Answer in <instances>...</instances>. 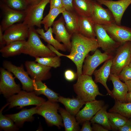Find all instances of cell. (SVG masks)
Here are the masks:
<instances>
[{
	"label": "cell",
	"instance_id": "obj_43",
	"mask_svg": "<svg viewBox=\"0 0 131 131\" xmlns=\"http://www.w3.org/2000/svg\"><path fill=\"white\" fill-rule=\"evenodd\" d=\"M118 130L119 131H131V119H128L123 125L118 128Z\"/></svg>",
	"mask_w": 131,
	"mask_h": 131
},
{
	"label": "cell",
	"instance_id": "obj_1",
	"mask_svg": "<svg viewBox=\"0 0 131 131\" xmlns=\"http://www.w3.org/2000/svg\"><path fill=\"white\" fill-rule=\"evenodd\" d=\"M27 39L22 53L29 55L35 58L56 56L43 43L34 27L29 28Z\"/></svg>",
	"mask_w": 131,
	"mask_h": 131
},
{
	"label": "cell",
	"instance_id": "obj_34",
	"mask_svg": "<svg viewBox=\"0 0 131 131\" xmlns=\"http://www.w3.org/2000/svg\"><path fill=\"white\" fill-rule=\"evenodd\" d=\"M9 105L7 103L3 106L0 110V130L5 131H15L19 130V128L14 123L13 121L10 118L4 115L2 112L4 109Z\"/></svg>",
	"mask_w": 131,
	"mask_h": 131
},
{
	"label": "cell",
	"instance_id": "obj_14",
	"mask_svg": "<svg viewBox=\"0 0 131 131\" xmlns=\"http://www.w3.org/2000/svg\"><path fill=\"white\" fill-rule=\"evenodd\" d=\"M101 5L106 6L112 13L116 23L120 25L123 15L127 8L131 4V0H96Z\"/></svg>",
	"mask_w": 131,
	"mask_h": 131
},
{
	"label": "cell",
	"instance_id": "obj_47",
	"mask_svg": "<svg viewBox=\"0 0 131 131\" xmlns=\"http://www.w3.org/2000/svg\"><path fill=\"white\" fill-rule=\"evenodd\" d=\"M42 0H26L28 6L37 4L39 3Z\"/></svg>",
	"mask_w": 131,
	"mask_h": 131
},
{
	"label": "cell",
	"instance_id": "obj_21",
	"mask_svg": "<svg viewBox=\"0 0 131 131\" xmlns=\"http://www.w3.org/2000/svg\"><path fill=\"white\" fill-rule=\"evenodd\" d=\"M112 59L106 61L102 66L99 69L95 70L93 73L95 82H99L102 84L107 90L108 94L111 96L112 92L108 87L106 82L111 73Z\"/></svg>",
	"mask_w": 131,
	"mask_h": 131
},
{
	"label": "cell",
	"instance_id": "obj_26",
	"mask_svg": "<svg viewBox=\"0 0 131 131\" xmlns=\"http://www.w3.org/2000/svg\"><path fill=\"white\" fill-rule=\"evenodd\" d=\"M26 41H13L6 45L0 50L2 56L8 58L22 53Z\"/></svg>",
	"mask_w": 131,
	"mask_h": 131
},
{
	"label": "cell",
	"instance_id": "obj_10",
	"mask_svg": "<svg viewBox=\"0 0 131 131\" xmlns=\"http://www.w3.org/2000/svg\"><path fill=\"white\" fill-rule=\"evenodd\" d=\"M113 58L111 54L102 52L97 49L92 55L88 54L86 57L83 66L82 74L91 76L96 68L102 63Z\"/></svg>",
	"mask_w": 131,
	"mask_h": 131
},
{
	"label": "cell",
	"instance_id": "obj_39",
	"mask_svg": "<svg viewBox=\"0 0 131 131\" xmlns=\"http://www.w3.org/2000/svg\"><path fill=\"white\" fill-rule=\"evenodd\" d=\"M120 79L124 82L131 80V67L127 66L123 68L118 76Z\"/></svg>",
	"mask_w": 131,
	"mask_h": 131
},
{
	"label": "cell",
	"instance_id": "obj_31",
	"mask_svg": "<svg viewBox=\"0 0 131 131\" xmlns=\"http://www.w3.org/2000/svg\"><path fill=\"white\" fill-rule=\"evenodd\" d=\"M108 106L104 105L90 120L92 123L99 124L108 130L112 129L107 111Z\"/></svg>",
	"mask_w": 131,
	"mask_h": 131
},
{
	"label": "cell",
	"instance_id": "obj_5",
	"mask_svg": "<svg viewBox=\"0 0 131 131\" xmlns=\"http://www.w3.org/2000/svg\"><path fill=\"white\" fill-rule=\"evenodd\" d=\"M46 101L45 99L36 95L34 91L29 92L24 90L7 99L9 104L8 109L17 106L22 107L29 105L37 106Z\"/></svg>",
	"mask_w": 131,
	"mask_h": 131
},
{
	"label": "cell",
	"instance_id": "obj_36",
	"mask_svg": "<svg viewBox=\"0 0 131 131\" xmlns=\"http://www.w3.org/2000/svg\"><path fill=\"white\" fill-rule=\"evenodd\" d=\"M62 56L66 57L71 59L75 64L77 68L76 74L77 77L82 74L83 64L85 58L87 55L76 53L72 55H62Z\"/></svg>",
	"mask_w": 131,
	"mask_h": 131
},
{
	"label": "cell",
	"instance_id": "obj_49",
	"mask_svg": "<svg viewBox=\"0 0 131 131\" xmlns=\"http://www.w3.org/2000/svg\"><path fill=\"white\" fill-rule=\"evenodd\" d=\"M124 83L127 86L128 92H131V80L126 81Z\"/></svg>",
	"mask_w": 131,
	"mask_h": 131
},
{
	"label": "cell",
	"instance_id": "obj_41",
	"mask_svg": "<svg viewBox=\"0 0 131 131\" xmlns=\"http://www.w3.org/2000/svg\"><path fill=\"white\" fill-rule=\"evenodd\" d=\"M63 7L66 10L74 11L73 6V0H62Z\"/></svg>",
	"mask_w": 131,
	"mask_h": 131
},
{
	"label": "cell",
	"instance_id": "obj_28",
	"mask_svg": "<svg viewBox=\"0 0 131 131\" xmlns=\"http://www.w3.org/2000/svg\"><path fill=\"white\" fill-rule=\"evenodd\" d=\"M58 111L60 113L63 122V124L66 131H80L79 123L76 120L74 116L66 109L59 108Z\"/></svg>",
	"mask_w": 131,
	"mask_h": 131
},
{
	"label": "cell",
	"instance_id": "obj_6",
	"mask_svg": "<svg viewBox=\"0 0 131 131\" xmlns=\"http://www.w3.org/2000/svg\"><path fill=\"white\" fill-rule=\"evenodd\" d=\"M131 59V41H128L118 48L112 59L111 73L118 76L123 69L129 65Z\"/></svg>",
	"mask_w": 131,
	"mask_h": 131
},
{
	"label": "cell",
	"instance_id": "obj_27",
	"mask_svg": "<svg viewBox=\"0 0 131 131\" xmlns=\"http://www.w3.org/2000/svg\"><path fill=\"white\" fill-rule=\"evenodd\" d=\"M94 0H73L74 11L79 16L91 17Z\"/></svg>",
	"mask_w": 131,
	"mask_h": 131
},
{
	"label": "cell",
	"instance_id": "obj_42",
	"mask_svg": "<svg viewBox=\"0 0 131 131\" xmlns=\"http://www.w3.org/2000/svg\"><path fill=\"white\" fill-rule=\"evenodd\" d=\"M49 3L50 5V9L53 8H61L64 7L62 0H50Z\"/></svg>",
	"mask_w": 131,
	"mask_h": 131
},
{
	"label": "cell",
	"instance_id": "obj_4",
	"mask_svg": "<svg viewBox=\"0 0 131 131\" xmlns=\"http://www.w3.org/2000/svg\"><path fill=\"white\" fill-rule=\"evenodd\" d=\"M71 47L70 55L76 53L88 55L90 51H94L98 47L96 38L87 37L79 33L72 35Z\"/></svg>",
	"mask_w": 131,
	"mask_h": 131
},
{
	"label": "cell",
	"instance_id": "obj_12",
	"mask_svg": "<svg viewBox=\"0 0 131 131\" xmlns=\"http://www.w3.org/2000/svg\"><path fill=\"white\" fill-rule=\"evenodd\" d=\"M0 7L3 14L0 25L3 31L13 24L23 22L25 16V10L13 9L1 1Z\"/></svg>",
	"mask_w": 131,
	"mask_h": 131
},
{
	"label": "cell",
	"instance_id": "obj_11",
	"mask_svg": "<svg viewBox=\"0 0 131 131\" xmlns=\"http://www.w3.org/2000/svg\"><path fill=\"white\" fill-rule=\"evenodd\" d=\"M29 28L23 22L15 24L6 29L3 33L4 45L11 42L26 41Z\"/></svg>",
	"mask_w": 131,
	"mask_h": 131
},
{
	"label": "cell",
	"instance_id": "obj_44",
	"mask_svg": "<svg viewBox=\"0 0 131 131\" xmlns=\"http://www.w3.org/2000/svg\"><path fill=\"white\" fill-rule=\"evenodd\" d=\"M90 121H86L83 123V124L81 131H92V128L91 125V123Z\"/></svg>",
	"mask_w": 131,
	"mask_h": 131
},
{
	"label": "cell",
	"instance_id": "obj_38",
	"mask_svg": "<svg viewBox=\"0 0 131 131\" xmlns=\"http://www.w3.org/2000/svg\"><path fill=\"white\" fill-rule=\"evenodd\" d=\"M1 1L10 8L18 10H25L28 6L26 0H2Z\"/></svg>",
	"mask_w": 131,
	"mask_h": 131
},
{
	"label": "cell",
	"instance_id": "obj_48",
	"mask_svg": "<svg viewBox=\"0 0 131 131\" xmlns=\"http://www.w3.org/2000/svg\"><path fill=\"white\" fill-rule=\"evenodd\" d=\"M126 103H131V92H128L126 97Z\"/></svg>",
	"mask_w": 131,
	"mask_h": 131
},
{
	"label": "cell",
	"instance_id": "obj_23",
	"mask_svg": "<svg viewBox=\"0 0 131 131\" xmlns=\"http://www.w3.org/2000/svg\"><path fill=\"white\" fill-rule=\"evenodd\" d=\"M58 102L62 104L66 109L74 116L76 115L80 108L86 102L77 97L72 98L59 96Z\"/></svg>",
	"mask_w": 131,
	"mask_h": 131
},
{
	"label": "cell",
	"instance_id": "obj_30",
	"mask_svg": "<svg viewBox=\"0 0 131 131\" xmlns=\"http://www.w3.org/2000/svg\"><path fill=\"white\" fill-rule=\"evenodd\" d=\"M36 30L39 34L40 37L43 39L48 44L52 46L55 49L59 50L66 51L67 49L65 45L54 38L53 36V31L51 27H50L45 32L43 29L38 28Z\"/></svg>",
	"mask_w": 131,
	"mask_h": 131
},
{
	"label": "cell",
	"instance_id": "obj_13",
	"mask_svg": "<svg viewBox=\"0 0 131 131\" xmlns=\"http://www.w3.org/2000/svg\"><path fill=\"white\" fill-rule=\"evenodd\" d=\"M94 28L98 47L104 52L111 54L121 45L109 35L102 25L95 24Z\"/></svg>",
	"mask_w": 131,
	"mask_h": 131
},
{
	"label": "cell",
	"instance_id": "obj_29",
	"mask_svg": "<svg viewBox=\"0 0 131 131\" xmlns=\"http://www.w3.org/2000/svg\"><path fill=\"white\" fill-rule=\"evenodd\" d=\"M34 90L33 91L37 96L43 94L48 100L53 102H58V94L49 88L41 81L34 80Z\"/></svg>",
	"mask_w": 131,
	"mask_h": 131
},
{
	"label": "cell",
	"instance_id": "obj_50",
	"mask_svg": "<svg viewBox=\"0 0 131 131\" xmlns=\"http://www.w3.org/2000/svg\"><path fill=\"white\" fill-rule=\"evenodd\" d=\"M130 67H131V59L130 62V63L128 65Z\"/></svg>",
	"mask_w": 131,
	"mask_h": 131
},
{
	"label": "cell",
	"instance_id": "obj_22",
	"mask_svg": "<svg viewBox=\"0 0 131 131\" xmlns=\"http://www.w3.org/2000/svg\"><path fill=\"white\" fill-rule=\"evenodd\" d=\"M37 108L23 109L18 113L5 115L12 120L18 127H22L26 122H32L34 120L33 115L36 114Z\"/></svg>",
	"mask_w": 131,
	"mask_h": 131
},
{
	"label": "cell",
	"instance_id": "obj_15",
	"mask_svg": "<svg viewBox=\"0 0 131 131\" xmlns=\"http://www.w3.org/2000/svg\"><path fill=\"white\" fill-rule=\"evenodd\" d=\"M102 26L109 35L121 45L131 41V28L116 23Z\"/></svg>",
	"mask_w": 131,
	"mask_h": 131
},
{
	"label": "cell",
	"instance_id": "obj_8",
	"mask_svg": "<svg viewBox=\"0 0 131 131\" xmlns=\"http://www.w3.org/2000/svg\"><path fill=\"white\" fill-rule=\"evenodd\" d=\"M0 92L7 99L19 93L21 90L19 84L15 82L12 73L4 68L0 69Z\"/></svg>",
	"mask_w": 131,
	"mask_h": 131
},
{
	"label": "cell",
	"instance_id": "obj_37",
	"mask_svg": "<svg viewBox=\"0 0 131 131\" xmlns=\"http://www.w3.org/2000/svg\"><path fill=\"white\" fill-rule=\"evenodd\" d=\"M59 57H38L35 58V61L44 66L55 68L59 67L61 64V59Z\"/></svg>",
	"mask_w": 131,
	"mask_h": 131
},
{
	"label": "cell",
	"instance_id": "obj_17",
	"mask_svg": "<svg viewBox=\"0 0 131 131\" xmlns=\"http://www.w3.org/2000/svg\"><path fill=\"white\" fill-rule=\"evenodd\" d=\"M25 65L27 72L33 80L42 81L51 77L50 67L36 63L35 61H26Z\"/></svg>",
	"mask_w": 131,
	"mask_h": 131
},
{
	"label": "cell",
	"instance_id": "obj_40",
	"mask_svg": "<svg viewBox=\"0 0 131 131\" xmlns=\"http://www.w3.org/2000/svg\"><path fill=\"white\" fill-rule=\"evenodd\" d=\"M64 75L66 79L68 81H73L77 78V74L70 69L66 70L64 73Z\"/></svg>",
	"mask_w": 131,
	"mask_h": 131
},
{
	"label": "cell",
	"instance_id": "obj_2",
	"mask_svg": "<svg viewBox=\"0 0 131 131\" xmlns=\"http://www.w3.org/2000/svg\"><path fill=\"white\" fill-rule=\"evenodd\" d=\"M96 83L91 76L82 74L78 77L73 86L77 97L86 102L96 100L97 96H104L99 92Z\"/></svg>",
	"mask_w": 131,
	"mask_h": 131
},
{
	"label": "cell",
	"instance_id": "obj_32",
	"mask_svg": "<svg viewBox=\"0 0 131 131\" xmlns=\"http://www.w3.org/2000/svg\"><path fill=\"white\" fill-rule=\"evenodd\" d=\"M109 112L119 113L128 118H131V103H122L115 100L114 106Z\"/></svg>",
	"mask_w": 131,
	"mask_h": 131
},
{
	"label": "cell",
	"instance_id": "obj_25",
	"mask_svg": "<svg viewBox=\"0 0 131 131\" xmlns=\"http://www.w3.org/2000/svg\"><path fill=\"white\" fill-rule=\"evenodd\" d=\"M95 24L90 17L79 16L78 33L88 38H96Z\"/></svg>",
	"mask_w": 131,
	"mask_h": 131
},
{
	"label": "cell",
	"instance_id": "obj_19",
	"mask_svg": "<svg viewBox=\"0 0 131 131\" xmlns=\"http://www.w3.org/2000/svg\"><path fill=\"white\" fill-rule=\"evenodd\" d=\"M85 106L76 115V118L79 123L90 121L93 117L104 105L102 100H95L86 102Z\"/></svg>",
	"mask_w": 131,
	"mask_h": 131
},
{
	"label": "cell",
	"instance_id": "obj_35",
	"mask_svg": "<svg viewBox=\"0 0 131 131\" xmlns=\"http://www.w3.org/2000/svg\"><path fill=\"white\" fill-rule=\"evenodd\" d=\"M108 117L112 129L117 130L119 128L123 125L128 119L116 113L108 112Z\"/></svg>",
	"mask_w": 131,
	"mask_h": 131
},
{
	"label": "cell",
	"instance_id": "obj_46",
	"mask_svg": "<svg viewBox=\"0 0 131 131\" xmlns=\"http://www.w3.org/2000/svg\"><path fill=\"white\" fill-rule=\"evenodd\" d=\"M2 27L1 25H0V44L1 48L3 47V36L4 34Z\"/></svg>",
	"mask_w": 131,
	"mask_h": 131
},
{
	"label": "cell",
	"instance_id": "obj_7",
	"mask_svg": "<svg viewBox=\"0 0 131 131\" xmlns=\"http://www.w3.org/2000/svg\"><path fill=\"white\" fill-rule=\"evenodd\" d=\"M50 0H42L37 4L28 6L25 10V16L23 22L29 28L36 26L41 28L43 12Z\"/></svg>",
	"mask_w": 131,
	"mask_h": 131
},
{
	"label": "cell",
	"instance_id": "obj_45",
	"mask_svg": "<svg viewBox=\"0 0 131 131\" xmlns=\"http://www.w3.org/2000/svg\"><path fill=\"white\" fill-rule=\"evenodd\" d=\"M92 128L93 131H108L109 130L101 125L97 123H92Z\"/></svg>",
	"mask_w": 131,
	"mask_h": 131
},
{
	"label": "cell",
	"instance_id": "obj_33",
	"mask_svg": "<svg viewBox=\"0 0 131 131\" xmlns=\"http://www.w3.org/2000/svg\"><path fill=\"white\" fill-rule=\"evenodd\" d=\"M65 10L64 7L50 9L48 13L43 18L41 22V24L44 25L45 30L47 31L50 27H51L55 19L59 14L62 13Z\"/></svg>",
	"mask_w": 131,
	"mask_h": 131
},
{
	"label": "cell",
	"instance_id": "obj_24",
	"mask_svg": "<svg viewBox=\"0 0 131 131\" xmlns=\"http://www.w3.org/2000/svg\"><path fill=\"white\" fill-rule=\"evenodd\" d=\"M62 14L66 27L69 33L72 35L78 33L79 16L74 11H70L65 10Z\"/></svg>",
	"mask_w": 131,
	"mask_h": 131
},
{
	"label": "cell",
	"instance_id": "obj_18",
	"mask_svg": "<svg viewBox=\"0 0 131 131\" xmlns=\"http://www.w3.org/2000/svg\"><path fill=\"white\" fill-rule=\"evenodd\" d=\"M52 26L53 33L55 35V39L59 42H62L67 50L70 52L71 47L70 39L72 35L70 34L67 30L63 16L54 21Z\"/></svg>",
	"mask_w": 131,
	"mask_h": 131
},
{
	"label": "cell",
	"instance_id": "obj_9",
	"mask_svg": "<svg viewBox=\"0 0 131 131\" xmlns=\"http://www.w3.org/2000/svg\"><path fill=\"white\" fill-rule=\"evenodd\" d=\"M3 67L11 72L21 82L23 89L27 92L33 91L34 90V80L30 78L27 72L24 70L23 65L17 66L10 62L4 61Z\"/></svg>",
	"mask_w": 131,
	"mask_h": 131
},
{
	"label": "cell",
	"instance_id": "obj_16",
	"mask_svg": "<svg viewBox=\"0 0 131 131\" xmlns=\"http://www.w3.org/2000/svg\"><path fill=\"white\" fill-rule=\"evenodd\" d=\"M91 18L95 24L102 25L116 23L114 16L108 8H103L101 5L94 0Z\"/></svg>",
	"mask_w": 131,
	"mask_h": 131
},
{
	"label": "cell",
	"instance_id": "obj_20",
	"mask_svg": "<svg viewBox=\"0 0 131 131\" xmlns=\"http://www.w3.org/2000/svg\"><path fill=\"white\" fill-rule=\"evenodd\" d=\"M109 78L113 85L111 97L121 102L126 103V97L128 92L126 84L121 82L118 76L116 75L110 73Z\"/></svg>",
	"mask_w": 131,
	"mask_h": 131
},
{
	"label": "cell",
	"instance_id": "obj_3",
	"mask_svg": "<svg viewBox=\"0 0 131 131\" xmlns=\"http://www.w3.org/2000/svg\"><path fill=\"white\" fill-rule=\"evenodd\" d=\"M36 107V114L43 116L48 125H55L59 129L64 126L61 116L58 113L59 106L57 102L48 100Z\"/></svg>",
	"mask_w": 131,
	"mask_h": 131
}]
</instances>
